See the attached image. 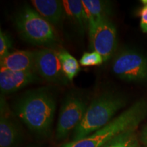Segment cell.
Masks as SVG:
<instances>
[{
    "instance_id": "17",
    "label": "cell",
    "mask_w": 147,
    "mask_h": 147,
    "mask_svg": "<svg viewBox=\"0 0 147 147\" xmlns=\"http://www.w3.org/2000/svg\"><path fill=\"white\" fill-rule=\"evenodd\" d=\"M103 62L104 61L102 56L96 51L84 53L80 60V65L85 67L99 65L102 64Z\"/></svg>"
},
{
    "instance_id": "19",
    "label": "cell",
    "mask_w": 147,
    "mask_h": 147,
    "mask_svg": "<svg viewBox=\"0 0 147 147\" xmlns=\"http://www.w3.org/2000/svg\"><path fill=\"white\" fill-rule=\"evenodd\" d=\"M140 27L142 32L147 33V6H145L142 8L140 11Z\"/></svg>"
},
{
    "instance_id": "5",
    "label": "cell",
    "mask_w": 147,
    "mask_h": 147,
    "mask_svg": "<svg viewBox=\"0 0 147 147\" xmlns=\"http://www.w3.org/2000/svg\"><path fill=\"white\" fill-rule=\"evenodd\" d=\"M87 100L79 93H69L64 99L59 115L55 137L64 140L83 119L88 108Z\"/></svg>"
},
{
    "instance_id": "10",
    "label": "cell",
    "mask_w": 147,
    "mask_h": 147,
    "mask_svg": "<svg viewBox=\"0 0 147 147\" xmlns=\"http://www.w3.org/2000/svg\"><path fill=\"white\" fill-rule=\"evenodd\" d=\"M36 71H14L1 67L0 89L3 93H12L40 80Z\"/></svg>"
},
{
    "instance_id": "16",
    "label": "cell",
    "mask_w": 147,
    "mask_h": 147,
    "mask_svg": "<svg viewBox=\"0 0 147 147\" xmlns=\"http://www.w3.org/2000/svg\"><path fill=\"white\" fill-rule=\"evenodd\" d=\"M136 140L131 131L119 136L103 147H136Z\"/></svg>"
},
{
    "instance_id": "14",
    "label": "cell",
    "mask_w": 147,
    "mask_h": 147,
    "mask_svg": "<svg viewBox=\"0 0 147 147\" xmlns=\"http://www.w3.org/2000/svg\"><path fill=\"white\" fill-rule=\"evenodd\" d=\"M63 4L65 13L74 21L80 29L88 27V21L85 10L80 0H64Z\"/></svg>"
},
{
    "instance_id": "3",
    "label": "cell",
    "mask_w": 147,
    "mask_h": 147,
    "mask_svg": "<svg viewBox=\"0 0 147 147\" xmlns=\"http://www.w3.org/2000/svg\"><path fill=\"white\" fill-rule=\"evenodd\" d=\"M125 104V99L119 93H101L89 104L81 122L74 130L72 141L83 139L105 126Z\"/></svg>"
},
{
    "instance_id": "15",
    "label": "cell",
    "mask_w": 147,
    "mask_h": 147,
    "mask_svg": "<svg viewBox=\"0 0 147 147\" xmlns=\"http://www.w3.org/2000/svg\"><path fill=\"white\" fill-rule=\"evenodd\" d=\"M58 55L64 75L68 80H72L80 71L78 61L66 51H60Z\"/></svg>"
},
{
    "instance_id": "2",
    "label": "cell",
    "mask_w": 147,
    "mask_h": 147,
    "mask_svg": "<svg viewBox=\"0 0 147 147\" xmlns=\"http://www.w3.org/2000/svg\"><path fill=\"white\" fill-rule=\"evenodd\" d=\"M147 115V102L140 100L107 125L84 138L65 143L61 147H103L122 134L133 131Z\"/></svg>"
},
{
    "instance_id": "21",
    "label": "cell",
    "mask_w": 147,
    "mask_h": 147,
    "mask_svg": "<svg viewBox=\"0 0 147 147\" xmlns=\"http://www.w3.org/2000/svg\"><path fill=\"white\" fill-rule=\"evenodd\" d=\"M142 2L144 4V5L147 6V0H143V1H142Z\"/></svg>"
},
{
    "instance_id": "4",
    "label": "cell",
    "mask_w": 147,
    "mask_h": 147,
    "mask_svg": "<svg viewBox=\"0 0 147 147\" xmlns=\"http://www.w3.org/2000/svg\"><path fill=\"white\" fill-rule=\"evenodd\" d=\"M14 24L24 40L33 45H50L57 42L51 24L34 9L24 7L14 17Z\"/></svg>"
},
{
    "instance_id": "6",
    "label": "cell",
    "mask_w": 147,
    "mask_h": 147,
    "mask_svg": "<svg viewBox=\"0 0 147 147\" xmlns=\"http://www.w3.org/2000/svg\"><path fill=\"white\" fill-rule=\"evenodd\" d=\"M112 70L117 76L130 82L147 80V57L137 51H121L114 58Z\"/></svg>"
},
{
    "instance_id": "1",
    "label": "cell",
    "mask_w": 147,
    "mask_h": 147,
    "mask_svg": "<svg viewBox=\"0 0 147 147\" xmlns=\"http://www.w3.org/2000/svg\"><path fill=\"white\" fill-rule=\"evenodd\" d=\"M55 110V95L49 87L25 92L13 105L15 115L31 131L39 136H47L50 134Z\"/></svg>"
},
{
    "instance_id": "11",
    "label": "cell",
    "mask_w": 147,
    "mask_h": 147,
    "mask_svg": "<svg viewBox=\"0 0 147 147\" xmlns=\"http://www.w3.org/2000/svg\"><path fill=\"white\" fill-rule=\"evenodd\" d=\"M0 66L14 71H35V51H16L0 60Z\"/></svg>"
},
{
    "instance_id": "13",
    "label": "cell",
    "mask_w": 147,
    "mask_h": 147,
    "mask_svg": "<svg viewBox=\"0 0 147 147\" xmlns=\"http://www.w3.org/2000/svg\"><path fill=\"white\" fill-rule=\"evenodd\" d=\"M88 21L89 38L94 33L97 25L108 18V7L106 1L98 0H82Z\"/></svg>"
},
{
    "instance_id": "18",
    "label": "cell",
    "mask_w": 147,
    "mask_h": 147,
    "mask_svg": "<svg viewBox=\"0 0 147 147\" xmlns=\"http://www.w3.org/2000/svg\"><path fill=\"white\" fill-rule=\"evenodd\" d=\"M11 48V41L8 36L0 31V60L2 59L10 53Z\"/></svg>"
},
{
    "instance_id": "20",
    "label": "cell",
    "mask_w": 147,
    "mask_h": 147,
    "mask_svg": "<svg viewBox=\"0 0 147 147\" xmlns=\"http://www.w3.org/2000/svg\"><path fill=\"white\" fill-rule=\"evenodd\" d=\"M140 140L144 144L147 145V127L143 129L142 132H141Z\"/></svg>"
},
{
    "instance_id": "9",
    "label": "cell",
    "mask_w": 147,
    "mask_h": 147,
    "mask_svg": "<svg viewBox=\"0 0 147 147\" xmlns=\"http://www.w3.org/2000/svg\"><path fill=\"white\" fill-rule=\"evenodd\" d=\"M22 140L19 125L4 96L0 98V147H17Z\"/></svg>"
},
{
    "instance_id": "12",
    "label": "cell",
    "mask_w": 147,
    "mask_h": 147,
    "mask_svg": "<svg viewBox=\"0 0 147 147\" xmlns=\"http://www.w3.org/2000/svg\"><path fill=\"white\" fill-rule=\"evenodd\" d=\"M35 10L51 24L58 25L65 14L63 1L57 0H33Z\"/></svg>"
},
{
    "instance_id": "22",
    "label": "cell",
    "mask_w": 147,
    "mask_h": 147,
    "mask_svg": "<svg viewBox=\"0 0 147 147\" xmlns=\"http://www.w3.org/2000/svg\"><path fill=\"white\" fill-rule=\"evenodd\" d=\"M27 147H38V146H27Z\"/></svg>"
},
{
    "instance_id": "7",
    "label": "cell",
    "mask_w": 147,
    "mask_h": 147,
    "mask_svg": "<svg viewBox=\"0 0 147 147\" xmlns=\"http://www.w3.org/2000/svg\"><path fill=\"white\" fill-rule=\"evenodd\" d=\"M35 71L38 76L51 83H66L67 78L62 70L58 52L51 49L35 51Z\"/></svg>"
},
{
    "instance_id": "8",
    "label": "cell",
    "mask_w": 147,
    "mask_h": 147,
    "mask_svg": "<svg viewBox=\"0 0 147 147\" xmlns=\"http://www.w3.org/2000/svg\"><path fill=\"white\" fill-rule=\"evenodd\" d=\"M89 38L94 51L100 53L104 61H107L117 48V30L114 24L108 18H104Z\"/></svg>"
}]
</instances>
